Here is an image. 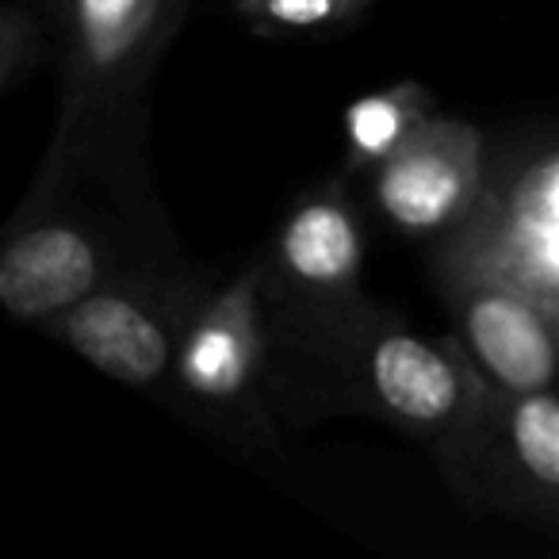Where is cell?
<instances>
[{
  "instance_id": "obj_1",
  "label": "cell",
  "mask_w": 559,
  "mask_h": 559,
  "mask_svg": "<svg viewBox=\"0 0 559 559\" xmlns=\"http://www.w3.org/2000/svg\"><path fill=\"white\" fill-rule=\"evenodd\" d=\"M551 299L525 284L475 280L464 292V337L479 368L502 391H551L559 380V334L551 322Z\"/></svg>"
},
{
  "instance_id": "obj_2",
  "label": "cell",
  "mask_w": 559,
  "mask_h": 559,
  "mask_svg": "<svg viewBox=\"0 0 559 559\" xmlns=\"http://www.w3.org/2000/svg\"><path fill=\"white\" fill-rule=\"evenodd\" d=\"M479 142L467 127H426L388 154L380 177V200L395 223L411 230L456 218L475 195Z\"/></svg>"
},
{
  "instance_id": "obj_3",
  "label": "cell",
  "mask_w": 559,
  "mask_h": 559,
  "mask_svg": "<svg viewBox=\"0 0 559 559\" xmlns=\"http://www.w3.org/2000/svg\"><path fill=\"white\" fill-rule=\"evenodd\" d=\"M100 257L73 226H32L0 253V304L12 319L43 322L96 292Z\"/></svg>"
},
{
  "instance_id": "obj_4",
  "label": "cell",
  "mask_w": 559,
  "mask_h": 559,
  "mask_svg": "<svg viewBox=\"0 0 559 559\" xmlns=\"http://www.w3.org/2000/svg\"><path fill=\"white\" fill-rule=\"evenodd\" d=\"M58 337L88 365L123 383H154L169 368V337L139 304L108 292H88L58 319Z\"/></svg>"
},
{
  "instance_id": "obj_5",
  "label": "cell",
  "mask_w": 559,
  "mask_h": 559,
  "mask_svg": "<svg viewBox=\"0 0 559 559\" xmlns=\"http://www.w3.org/2000/svg\"><path fill=\"white\" fill-rule=\"evenodd\" d=\"M372 388L391 414L437 426L460 411V372L441 349L411 334H391L372 353Z\"/></svg>"
},
{
  "instance_id": "obj_6",
  "label": "cell",
  "mask_w": 559,
  "mask_h": 559,
  "mask_svg": "<svg viewBox=\"0 0 559 559\" xmlns=\"http://www.w3.org/2000/svg\"><path fill=\"white\" fill-rule=\"evenodd\" d=\"M284 261L307 284H345L360 261L349 215L334 203H311L284 230Z\"/></svg>"
},
{
  "instance_id": "obj_7",
  "label": "cell",
  "mask_w": 559,
  "mask_h": 559,
  "mask_svg": "<svg viewBox=\"0 0 559 559\" xmlns=\"http://www.w3.org/2000/svg\"><path fill=\"white\" fill-rule=\"evenodd\" d=\"M506 441L518 472L544 495H559V395L518 391L506 406Z\"/></svg>"
},
{
  "instance_id": "obj_8",
  "label": "cell",
  "mask_w": 559,
  "mask_h": 559,
  "mask_svg": "<svg viewBox=\"0 0 559 559\" xmlns=\"http://www.w3.org/2000/svg\"><path fill=\"white\" fill-rule=\"evenodd\" d=\"M154 0H78L81 47L93 70H111L142 39Z\"/></svg>"
},
{
  "instance_id": "obj_9",
  "label": "cell",
  "mask_w": 559,
  "mask_h": 559,
  "mask_svg": "<svg viewBox=\"0 0 559 559\" xmlns=\"http://www.w3.org/2000/svg\"><path fill=\"white\" fill-rule=\"evenodd\" d=\"M241 372V353L234 345V337L223 334H203L192 345V357H188V376L200 383L203 391H226Z\"/></svg>"
},
{
  "instance_id": "obj_10",
  "label": "cell",
  "mask_w": 559,
  "mask_h": 559,
  "mask_svg": "<svg viewBox=\"0 0 559 559\" xmlns=\"http://www.w3.org/2000/svg\"><path fill=\"white\" fill-rule=\"evenodd\" d=\"M399 127H403V116H399V108L388 100H365L353 111V139H357V146L368 150V154H380V150L395 146Z\"/></svg>"
},
{
  "instance_id": "obj_11",
  "label": "cell",
  "mask_w": 559,
  "mask_h": 559,
  "mask_svg": "<svg viewBox=\"0 0 559 559\" xmlns=\"http://www.w3.org/2000/svg\"><path fill=\"white\" fill-rule=\"evenodd\" d=\"M269 12L272 20L280 24H314V20L330 16L334 12V0H269Z\"/></svg>"
}]
</instances>
